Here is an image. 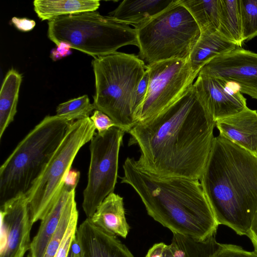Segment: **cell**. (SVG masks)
I'll return each instance as SVG.
<instances>
[{
  "instance_id": "8992f818",
  "label": "cell",
  "mask_w": 257,
  "mask_h": 257,
  "mask_svg": "<svg viewBox=\"0 0 257 257\" xmlns=\"http://www.w3.org/2000/svg\"><path fill=\"white\" fill-rule=\"evenodd\" d=\"M48 25V37L56 46L65 42L94 58L115 53L123 46H139L135 28L96 11L60 16Z\"/></svg>"
},
{
  "instance_id": "9a60e30c",
  "label": "cell",
  "mask_w": 257,
  "mask_h": 257,
  "mask_svg": "<svg viewBox=\"0 0 257 257\" xmlns=\"http://www.w3.org/2000/svg\"><path fill=\"white\" fill-rule=\"evenodd\" d=\"M80 178V172L70 171L62 191L50 210L41 220L37 234L31 243L28 257H43L46 247L55 232L64 208L74 192Z\"/></svg>"
},
{
  "instance_id": "4dcf8cb0",
  "label": "cell",
  "mask_w": 257,
  "mask_h": 257,
  "mask_svg": "<svg viewBox=\"0 0 257 257\" xmlns=\"http://www.w3.org/2000/svg\"><path fill=\"white\" fill-rule=\"evenodd\" d=\"M149 71L146 65L145 73L137 88L135 94L134 109L136 114L137 119L138 115L146 98L149 85Z\"/></svg>"
},
{
  "instance_id": "7402d4cb",
  "label": "cell",
  "mask_w": 257,
  "mask_h": 257,
  "mask_svg": "<svg viewBox=\"0 0 257 257\" xmlns=\"http://www.w3.org/2000/svg\"><path fill=\"white\" fill-rule=\"evenodd\" d=\"M193 17L200 32L217 31L219 27L220 0H179Z\"/></svg>"
},
{
  "instance_id": "836d02e7",
  "label": "cell",
  "mask_w": 257,
  "mask_h": 257,
  "mask_svg": "<svg viewBox=\"0 0 257 257\" xmlns=\"http://www.w3.org/2000/svg\"><path fill=\"white\" fill-rule=\"evenodd\" d=\"M11 22L17 29L23 32L30 31L36 26L35 21L25 18H19L14 17L12 18Z\"/></svg>"
},
{
  "instance_id": "4316f807",
  "label": "cell",
  "mask_w": 257,
  "mask_h": 257,
  "mask_svg": "<svg viewBox=\"0 0 257 257\" xmlns=\"http://www.w3.org/2000/svg\"><path fill=\"white\" fill-rule=\"evenodd\" d=\"M243 41L257 36V0H239Z\"/></svg>"
},
{
  "instance_id": "484cf974",
  "label": "cell",
  "mask_w": 257,
  "mask_h": 257,
  "mask_svg": "<svg viewBox=\"0 0 257 257\" xmlns=\"http://www.w3.org/2000/svg\"><path fill=\"white\" fill-rule=\"evenodd\" d=\"M78 212L75 192L70 196L63 212L59 224L51 237L43 257H54L58 250L69 224L74 214Z\"/></svg>"
},
{
  "instance_id": "f1b7e54d",
  "label": "cell",
  "mask_w": 257,
  "mask_h": 257,
  "mask_svg": "<svg viewBox=\"0 0 257 257\" xmlns=\"http://www.w3.org/2000/svg\"><path fill=\"white\" fill-rule=\"evenodd\" d=\"M145 257H182V253L176 242L172 239L170 244L163 242L154 244Z\"/></svg>"
},
{
  "instance_id": "7c38bea8",
  "label": "cell",
  "mask_w": 257,
  "mask_h": 257,
  "mask_svg": "<svg viewBox=\"0 0 257 257\" xmlns=\"http://www.w3.org/2000/svg\"><path fill=\"white\" fill-rule=\"evenodd\" d=\"M199 74L232 83L241 93L257 99V53L237 47L213 59Z\"/></svg>"
},
{
  "instance_id": "d4e9b609",
  "label": "cell",
  "mask_w": 257,
  "mask_h": 257,
  "mask_svg": "<svg viewBox=\"0 0 257 257\" xmlns=\"http://www.w3.org/2000/svg\"><path fill=\"white\" fill-rule=\"evenodd\" d=\"M94 109L88 95H83L59 104L56 108V115L72 122L89 117Z\"/></svg>"
},
{
  "instance_id": "ac0fdd59",
  "label": "cell",
  "mask_w": 257,
  "mask_h": 257,
  "mask_svg": "<svg viewBox=\"0 0 257 257\" xmlns=\"http://www.w3.org/2000/svg\"><path fill=\"white\" fill-rule=\"evenodd\" d=\"M177 0H124L109 16L137 28L162 12Z\"/></svg>"
},
{
  "instance_id": "9c48e42d",
  "label": "cell",
  "mask_w": 257,
  "mask_h": 257,
  "mask_svg": "<svg viewBox=\"0 0 257 257\" xmlns=\"http://www.w3.org/2000/svg\"><path fill=\"white\" fill-rule=\"evenodd\" d=\"M125 132L114 126L102 134H95L90 141L87 183L83 192L82 208L90 218L110 193L117 183L118 157Z\"/></svg>"
},
{
  "instance_id": "cb8c5ba5",
  "label": "cell",
  "mask_w": 257,
  "mask_h": 257,
  "mask_svg": "<svg viewBox=\"0 0 257 257\" xmlns=\"http://www.w3.org/2000/svg\"><path fill=\"white\" fill-rule=\"evenodd\" d=\"M215 236L199 240L173 233L172 239L180 248L182 257H208L219 243Z\"/></svg>"
},
{
  "instance_id": "603a6c76",
  "label": "cell",
  "mask_w": 257,
  "mask_h": 257,
  "mask_svg": "<svg viewBox=\"0 0 257 257\" xmlns=\"http://www.w3.org/2000/svg\"><path fill=\"white\" fill-rule=\"evenodd\" d=\"M217 31L226 40L241 47L243 40L239 0H220V23Z\"/></svg>"
},
{
  "instance_id": "e575fe53",
  "label": "cell",
  "mask_w": 257,
  "mask_h": 257,
  "mask_svg": "<svg viewBox=\"0 0 257 257\" xmlns=\"http://www.w3.org/2000/svg\"><path fill=\"white\" fill-rule=\"evenodd\" d=\"M67 257H83L82 250L76 237L74 236Z\"/></svg>"
},
{
  "instance_id": "e0dca14e",
  "label": "cell",
  "mask_w": 257,
  "mask_h": 257,
  "mask_svg": "<svg viewBox=\"0 0 257 257\" xmlns=\"http://www.w3.org/2000/svg\"><path fill=\"white\" fill-rule=\"evenodd\" d=\"M88 219L95 226L115 236L125 238L130 229L125 216L123 198L114 192L103 200Z\"/></svg>"
},
{
  "instance_id": "5b68a950",
  "label": "cell",
  "mask_w": 257,
  "mask_h": 257,
  "mask_svg": "<svg viewBox=\"0 0 257 257\" xmlns=\"http://www.w3.org/2000/svg\"><path fill=\"white\" fill-rule=\"evenodd\" d=\"M70 122L56 115L46 116L18 144L0 168L1 205L28 191L62 141Z\"/></svg>"
},
{
  "instance_id": "44dd1931",
  "label": "cell",
  "mask_w": 257,
  "mask_h": 257,
  "mask_svg": "<svg viewBox=\"0 0 257 257\" xmlns=\"http://www.w3.org/2000/svg\"><path fill=\"white\" fill-rule=\"evenodd\" d=\"M22 76L12 68L7 73L0 91V140L17 113Z\"/></svg>"
},
{
  "instance_id": "83f0119b",
  "label": "cell",
  "mask_w": 257,
  "mask_h": 257,
  "mask_svg": "<svg viewBox=\"0 0 257 257\" xmlns=\"http://www.w3.org/2000/svg\"><path fill=\"white\" fill-rule=\"evenodd\" d=\"M208 257H257V252L245 250L238 245L219 243Z\"/></svg>"
},
{
  "instance_id": "d6a6232c",
  "label": "cell",
  "mask_w": 257,
  "mask_h": 257,
  "mask_svg": "<svg viewBox=\"0 0 257 257\" xmlns=\"http://www.w3.org/2000/svg\"><path fill=\"white\" fill-rule=\"evenodd\" d=\"M70 46L65 42H61L59 45L51 51L50 57L54 61H58L63 57L71 54Z\"/></svg>"
},
{
  "instance_id": "30bf717a",
  "label": "cell",
  "mask_w": 257,
  "mask_h": 257,
  "mask_svg": "<svg viewBox=\"0 0 257 257\" xmlns=\"http://www.w3.org/2000/svg\"><path fill=\"white\" fill-rule=\"evenodd\" d=\"M146 65L149 85L138 122L151 118L178 100L192 86L199 74L193 70L189 59H172Z\"/></svg>"
},
{
  "instance_id": "d6986e66",
  "label": "cell",
  "mask_w": 257,
  "mask_h": 257,
  "mask_svg": "<svg viewBox=\"0 0 257 257\" xmlns=\"http://www.w3.org/2000/svg\"><path fill=\"white\" fill-rule=\"evenodd\" d=\"M237 46L224 38L218 31L201 32L189 57L193 70L199 72L213 59L226 54Z\"/></svg>"
},
{
  "instance_id": "3957f363",
  "label": "cell",
  "mask_w": 257,
  "mask_h": 257,
  "mask_svg": "<svg viewBox=\"0 0 257 257\" xmlns=\"http://www.w3.org/2000/svg\"><path fill=\"white\" fill-rule=\"evenodd\" d=\"M121 182L130 185L149 215L172 232L203 240L219 225L199 180L160 178L140 169L127 157Z\"/></svg>"
},
{
  "instance_id": "6da1fadb",
  "label": "cell",
  "mask_w": 257,
  "mask_h": 257,
  "mask_svg": "<svg viewBox=\"0 0 257 257\" xmlns=\"http://www.w3.org/2000/svg\"><path fill=\"white\" fill-rule=\"evenodd\" d=\"M216 121L193 85L156 116L138 122L128 133L139 146L137 166L160 178L200 180L214 139Z\"/></svg>"
},
{
  "instance_id": "ba28073f",
  "label": "cell",
  "mask_w": 257,
  "mask_h": 257,
  "mask_svg": "<svg viewBox=\"0 0 257 257\" xmlns=\"http://www.w3.org/2000/svg\"><path fill=\"white\" fill-rule=\"evenodd\" d=\"M95 128L90 117L71 122L44 169L25 193L31 221L41 220L59 197L80 149L90 142Z\"/></svg>"
},
{
  "instance_id": "52a82bcc",
  "label": "cell",
  "mask_w": 257,
  "mask_h": 257,
  "mask_svg": "<svg viewBox=\"0 0 257 257\" xmlns=\"http://www.w3.org/2000/svg\"><path fill=\"white\" fill-rule=\"evenodd\" d=\"M135 29L138 56L147 65L172 59H189L201 33L179 0Z\"/></svg>"
},
{
  "instance_id": "d590c367",
  "label": "cell",
  "mask_w": 257,
  "mask_h": 257,
  "mask_svg": "<svg viewBox=\"0 0 257 257\" xmlns=\"http://www.w3.org/2000/svg\"><path fill=\"white\" fill-rule=\"evenodd\" d=\"M247 236L253 244L254 250L257 252V213L253 218Z\"/></svg>"
},
{
  "instance_id": "4fadbf2b",
  "label": "cell",
  "mask_w": 257,
  "mask_h": 257,
  "mask_svg": "<svg viewBox=\"0 0 257 257\" xmlns=\"http://www.w3.org/2000/svg\"><path fill=\"white\" fill-rule=\"evenodd\" d=\"M193 86L215 121L247 107L245 98L232 83L199 74Z\"/></svg>"
},
{
  "instance_id": "1f68e13d",
  "label": "cell",
  "mask_w": 257,
  "mask_h": 257,
  "mask_svg": "<svg viewBox=\"0 0 257 257\" xmlns=\"http://www.w3.org/2000/svg\"><path fill=\"white\" fill-rule=\"evenodd\" d=\"M90 118L98 134L104 133L112 127H117L111 118L98 110H95Z\"/></svg>"
},
{
  "instance_id": "ffe728a7",
  "label": "cell",
  "mask_w": 257,
  "mask_h": 257,
  "mask_svg": "<svg viewBox=\"0 0 257 257\" xmlns=\"http://www.w3.org/2000/svg\"><path fill=\"white\" fill-rule=\"evenodd\" d=\"M34 9L42 20L49 21L55 18L96 11L100 6L97 0H35Z\"/></svg>"
},
{
  "instance_id": "5bb4252c",
  "label": "cell",
  "mask_w": 257,
  "mask_h": 257,
  "mask_svg": "<svg viewBox=\"0 0 257 257\" xmlns=\"http://www.w3.org/2000/svg\"><path fill=\"white\" fill-rule=\"evenodd\" d=\"M76 237L83 257H135L116 236L102 230L88 218L77 228Z\"/></svg>"
},
{
  "instance_id": "f546056e",
  "label": "cell",
  "mask_w": 257,
  "mask_h": 257,
  "mask_svg": "<svg viewBox=\"0 0 257 257\" xmlns=\"http://www.w3.org/2000/svg\"><path fill=\"white\" fill-rule=\"evenodd\" d=\"M78 218V212L73 215L54 257H67L69 248L77 230V224Z\"/></svg>"
},
{
  "instance_id": "277c9868",
  "label": "cell",
  "mask_w": 257,
  "mask_h": 257,
  "mask_svg": "<svg viewBox=\"0 0 257 257\" xmlns=\"http://www.w3.org/2000/svg\"><path fill=\"white\" fill-rule=\"evenodd\" d=\"M93 105L111 118L125 133L138 123L134 109L137 88L146 64L134 54L115 53L94 58Z\"/></svg>"
},
{
  "instance_id": "2e32d148",
  "label": "cell",
  "mask_w": 257,
  "mask_h": 257,
  "mask_svg": "<svg viewBox=\"0 0 257 257\" xmlns=\"http://www.w3.org/2000/svg\"><path fill=\"white\" fill-rule=\"evenodd\" d=\"M219 135L257 157V111L243 110L216 121Z\"/></svg>"
},
{
  "instance_id": "7a4b0ae2",
  "label": "cell",
  "mask_w": 257,
  "mask_h": 257,
  "mask_svg": "<svg viewBox=\"0 0 257 257\" xmlns=\"http://www.w3.org/2000/svg\"><path fill=\"white\" fill-rule=\"evenodd\" d=\"M200 182L218 224L247 236L257 213V157L219 135Z\"/></svg>"
},
{
  "instance_id": "8fae6325",
  "label": "cell",
  "mask_w": 257,
  "mask_h": 257,
  "mask_svg": "<svg viewBox=\"0 0 257 257\" xmlns=\"http://www.w3.org/2000/svg\"><path fill=\"white\" fill-rule=\"evenodd\" d=\"M0 257H24L31 247L33 225L25 193H21L0 206Z\"/></svg>"
}]
</instances>
